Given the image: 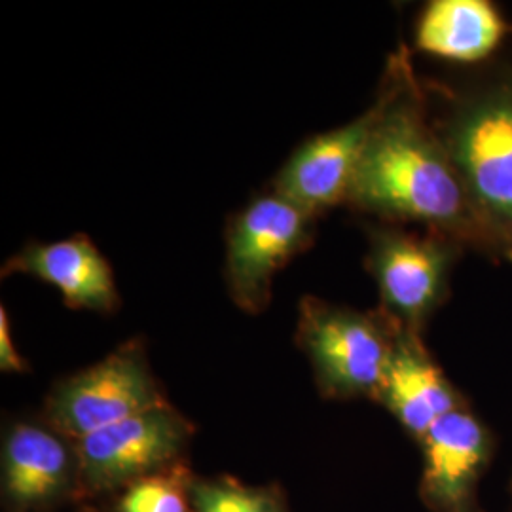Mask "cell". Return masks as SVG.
I'll use <instances>...</instances> for the list:
<instances>
[{
	"instance_id": "1",
	"label": "cell",
	"mask_w": 512,
	"mask_h": 512,
	"mask_svg": "<svg viewBox=\"0 0 512 512\" xmlns=\"http://www.w3.org/2000/svg\"><path fill=\"white\" fill-rule=\"evenodd\" d=\"M378 97L382 110L346 203L389 222H416L459 245L503 253L439 131L427 122L406 50L389 59Z\"/></svg>"
},
{
	"instance_id": "2",
	"label": "cell",
	"mask_w": 512,
	"mask_h": 512,
	"mask_svg": "<svg viewBox=\"0 0 512 512\" xmlns=\"http://www.w3.org/2000/svg\"><path fill=\"white\" fill-rule=\"evenodd\" d=\"M401 329L384 310H353L304 296L296 342L325 397L376 401Z\"/></svg>"
},
{
	"instance_id": "3",
	"label": "cell",
	"mask_w": 512,
	"mask_h": 512,
	"mask_svg": "<svg viewBox=\"0 0 512 512\" xmlns=\"http://www.w3.org/2000/svg\"><path fill=\"white\" fill-rule=\"evenodd\" d=\"M439 133L480 217L503 247V253L511 256V82L459 103Z\"/></svg>"
},
{
	"instance_id": "4",
	"label": "cell",
	"mask_w": 512,
	"mask_h": 512,
	"mask_svg": "<svg viewBox=\"0 0 512 512\" xmlns=\"http://www.w3.org/2000/svg\"><path fill=\"white\" fill-rule=\"evenodd\" d=\"M315 219L272 190L228 220L224 279L239 310L260 313L268 308L275 275L313 243Z\"/></svg>"
},
{
	"instance_id": "5",
	"label": "cell",
	"mask_w": 512,
	"mask_h": 512,
	"mask_svg": "<svg viewBox=\"0 0 512 512\" xmlns=\"http://www.w3.org/2000/svg\"><path fill=\"white\" fill-rule=\"evenodd\" d=\"M162 404L167 401L145 348L128 342L97 365L55 385L46 416L57 433L80 440Z\"/></svg>"
},
{
	"instance_id": "6",
	"label": "cell",
	"mask_w": 512,
	"mask_h": 512,
	"mask_svg": "<svg viewBox=\"0 0 512 512\" xmlns=\"http://www.w3.org/2000/svg\"><path fill=\"white\" fill-rule=\"evenodd\" d=\"M366 268L374 277L382 310L403 329L421 334L450 293L459 243L437 234H412L382 226L368 232Z\"/></svg>"
},
{
	"instance_id": "7",
	"label": "cell",
	"mask_w": 512,
	"mask_h": 512,
	"mask_svg": "<svg viewBox=\"0 0 512 512\" xmlns=\"http://www.w3.org/2000/svg\"><path fill=\"white\" fill-rule=\"evenodd\" d=\"M190 423L162 404L76 440L82 480L92 490H110L160 473L183 452Z\"/></svg>"
},
{
	"instance_id": "8",
	"label": "cell",
	"mask_w": 512,
	"mask_h": 512,
	"mask_svg": "<svg viewBox=\"0 0 512 512\" xmlns=\"http://www.w3.org/2000/svg\"><path fill=\"white\" fill-rule=\"evenodd\" d=\"M421 448L420 497L429 511L486 512L480 484L497 454V439L469 404L437 421Z\"/></svg>"
},
{
	"instance_id": "9",
	"label": "cell",
	"mask_w": 512,
	"mask_h": 512,
	"mask_svg": "<svg viewBox=\"0 0 512 512\" xmlns=\"http://www.w3.org/2000/svg\"><path fill=\"white\" fill-rule=\"evenodd\" d=\"M382 101L346 126L330 129L302 143L281 167L274 190L319 217L327 209L348 202L349 188L363 158Z\"/></svg>"
},
{
	"instance_id": "10",
	"label": "cell",
	"mask_w": 512,
	"mask_h": 512,
	"mask_svg": "<svg viewBox=\"0 0 512 512\" xmlns=\"http://www.w3.org/2000/svg\"><path fill=\"white\" fill-rule=\"evenodd\" d=\"M31 275L55 287L65 306L73 310L112 313L120 306V293L109 260L86 234L54 243H29L8 258L2 277Z\"/></svg>"
},
{
	"instance_id": "11",
	"label": "cell",
	"mask_w": 512,
	"mask_h": 512,
	"mask_svg": "<svg viewBox=\"0 0 512 512\" xmlns=\"http://www.w3.org/2000/svg\"><path fill=\"white\" fill-rule=\"evenodd\" d=\"M376 401L418 442L437 421L467 406V399L423 346L421 334L406 329L397 336Z\"/></svg>"
},
{
	"instance_id": "12",
	"label": "cell",
	"mask_w": 512,
	"mask_h": 512,
	"mask_svg": "<svg viewBox=\"0 0 512 512\" xmlns=\"http://www.w3.org/2000/svg\"><path fill=\"white\" fill-rule=\"evenodd\" d=\"M509 31L488 0H433L416 25V48L456 63H478L494 54Z\"/></svg>"
},
{
	"instance_id": "13",
	"label": "cell",
	"mask_w": 512,
	"mask_h": 512,
	"mask_svg": "<svg viewBox=\"0 0 512 512\" xmlns=\"http://www.w3.org/2000/svg\"><path fill=\"white\" fill-rule=\"evenodd\" d=\"M71 454L54 427L16 423L4 446V486L19 507L55 499L69 482Z\"/></svg>"
},
{
	"instance_id": "14",
	"label": "cell",
	"mask_w": 512,
	"mask_h": 512,
	"mask_svg": "<svg viewBox=\"0 0 512 512\" xmlns=\"http://www.w3.org/2000/svg\"><path fill=\"white\" fill-rule=\"evenodd\" d=\"M186 476L179 471H160L131 482L122 495L118 512H188Z\"/></svg>"
},
{
	"instance_id": "15",
	"label": "cell",
	"mask_w": 512,
	"mask_h": 512,
	"mask_svg": "<svg viewBox=\"0 0 512 512\" xmlns=\"http://www.w3.org/2000/svg\"><path fill=\"white\" fill-rule=\"evenodd\" d=\"M194 512H285L277 495L234 480L196 482L190 488Z\"/></svg>"
},
{
	"instance_id": "16",
	"label": "cell",
	"mask_w": 512,
	"mask_h": 512,
	"mask_svg": "<svg viewBox=\"0 0 512 512\" xmlns=\"http://www.w3.org/2000/svg\"><path fill=\"white\" fill-rule=\"evenodd\" d=\"M0 368L4 372H23L25 361L21 359L12 340L10 317L6 308H0Z\"/></svg>"
},
{
	"instance_id": "17",
	"label": "cell",
	"mask_w": 512,
	"mask_h": 512,
	"mask_svg": "<svg viewBox=\"0 0 512 512\" xmlns=\"http://www.w3.org/2000/svg\"><path fill=\"white\" fill-rule=\"evenodd\" d=\"M511 492H512V480H511Z\"/></svg>"
},
{
	"instance_id": "18",
	"label": "cell",
	"mask_w": 512,
	"mask_h": 512,
	"mask_svg": "<svg viewBox=\"0 0 512 512\" xmlns=\"http://www.w3.org/2000/svg\"><path fill=\"white\" fill-rule=\"evenodd\" d=\"M509 258H511V260H512V255H511V256H509Z\"/></svg>"
}]
</instances>
